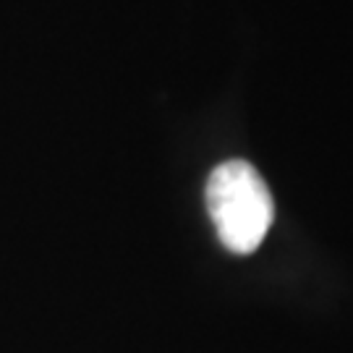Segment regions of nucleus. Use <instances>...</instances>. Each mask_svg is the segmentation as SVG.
Listing matches in <instances>:
<instances>
[{"label": "nucleus", "instance_id": "obj_1", "mask_svg": "<svg viewBox=\"0 0 353 353\" xmlns=\"http://www.w3.org/2000/svg\"><path fill=\"white\" fill-rule=\"evenodd\" d=\"M207 210L228 252L252 254L275 220L265 178L243 160L217 165L207 181Z\"/></svg>", "mask_w": 353, "mask_h": 353}]
</instances>
